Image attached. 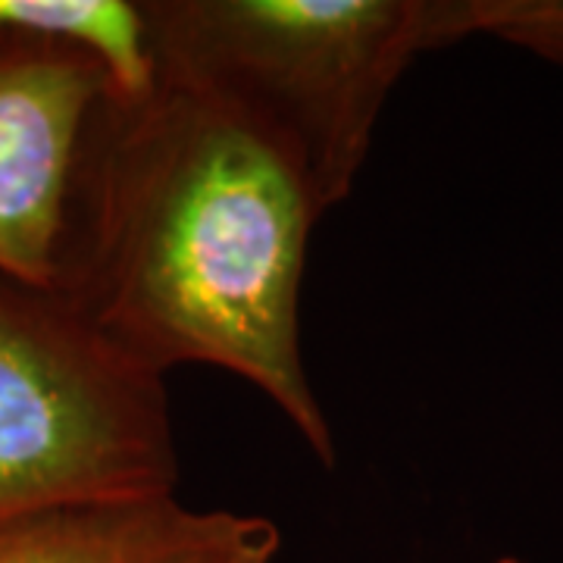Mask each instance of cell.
Here are the masks:
<instances>
[{"label":"cell","instance_id":"cell-1","mask_svg":"<svg viewBox=\"0 0 563 563\" xmlns=\"http://www.w3.org/2000/svg\"><path fill=\"white\" fill-rule=\"evenodd\" d=\"M320 217L298 166L254 125L154 76L103 113L57 288L163 379L188 363L242 376L332 470L335 435L301 354Z\"/></svg>","mask_w":563,"mask_h":563},{"label":"cell","instance_id":"cell-2","mask_svg":"<svg viewBox=\"0 0 563 563\" xmlns=\"http://www.w3.org/2000/svg\"><path fill=\"white\" fill-rule=\"evenodd\" d=\"M141 16L154 76L254 125L322 213L354 191L407 66L470 38L466 0H141Z\"/></svg>","mask_w":563,"mask_h":563},{"label":"cell","instance_id":"cell-3","mask_svg":"<svg viewBox=\"0 0 563 563\" xmlns=\"http://www.w3.org/2000/svg\"><path fill=\"white\" fill-rule=\"evenodd\" d=\"M176 483L166 379L107 342L60 288L0 276V529Z\"/></svg>","mask_w":563,"mask_h":563},{"label":"cell","instance_id":"cell-4","mask_svg":"<svg viewBox=\"0 0 563 563\" xmlns=\"http://www.w3.org/2000/svg\"><path fill=\"white\" fill-rule=\"evenodd\" d=\"M91 51L41 35L0 38V276L57 288L81 179L110 101ZM125 98V95H122Z\"/></svg>","mask_w":563,"mask_h":563},{"label":"cell","instance_id":"cell-5","mask_svg":"<svg viewBox=\"0 0 563 563\" xmlns=\"http://www.w3.org/2000/svg\"><path fill=\"white\" fill-rule=\"evenodd\" d=\"M279 526L169 495L66 504L0 529V563H273Z\"/></svg>","mask_w":563,"mask_h":563},{"label":"cell","instance_id":"cell-6","mask_svg":"<svg viewBox=\"0 0 563 563\" xmlns=\"http://www.w3.org/2000/svg\"><path fill=\"white\" fill-rule=\"evenodd\" d=\"M3 35L79 44L107 66L125 98H139L154 85L141 0H0Z\"/></svg>","mask_w":563,"mask_h":563},{"label":"cell","instance_id":"cell-7","mask_svg":"<svg viewBox=\"0 0 563 563\" xmlns=\"http://www.w3.org/2000/svg\"><path fill=\"white\" fill-rule=\"evenodd\" d=\"M470 38L488 35L563 66V0H466Z\"/></svg>","mask_w":563,"mask_h":563}]
</instances>
